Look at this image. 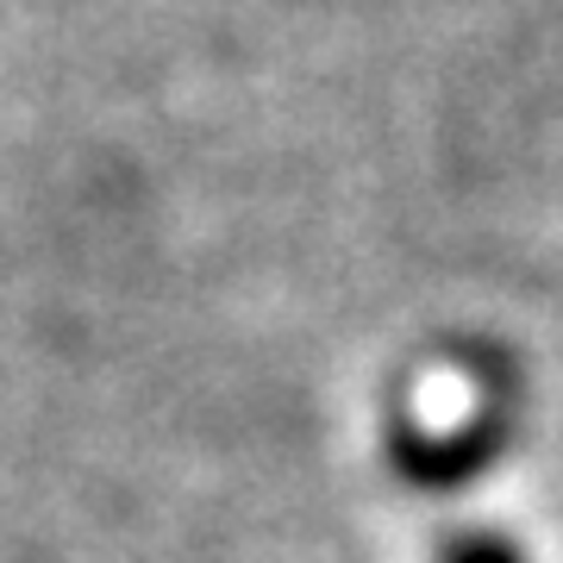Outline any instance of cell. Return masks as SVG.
Segmentation results:
<instances>
[{
  "instance_id": "cell-1",
  "label": "cell",
  "mask_w": 563,
  "mask_h": 563,
  "mask_svg": "<svg viewBox=\"0 0 563 563\" xmlns=\"http://www.w3.org/2000/svg\"><path fill=\"white\" fill-rule=\"evenodd\" d=\"M495 457V426H470V432H451V439H426V432H395V470L420 488H451L463 476H476L483 463Z\"/></svg>"
},
{
  "instance_id": "cell-2",
  "label": "cell",
  "mask_w": 563,
  "mask_h": 563,
  "mask_svg": "<svg viewBox=\"0 0 563 563\" xmlns=\"http://www.w3.org/2000/svg\"><path fill=\"white\" fill-rule=\"evenodd\" d=\"M444 563H526L520 544H507L501 532H457L444 544Z\"/></svg>"
}]
</instances>
